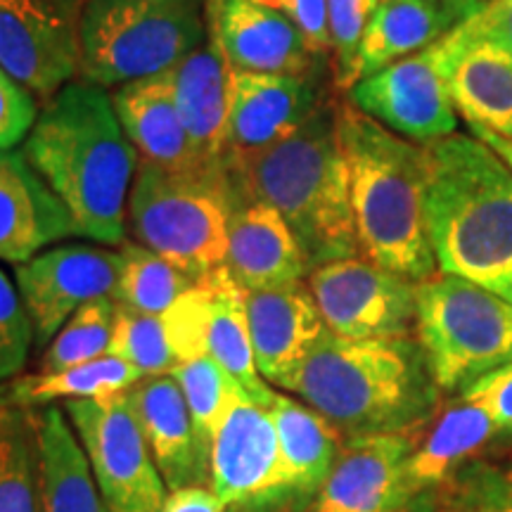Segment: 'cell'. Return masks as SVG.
<instances>
[{
	"mask_svg": "<svg viewBox=\"0 0 512 512\" xmlns=\"http://www.w3.org/2000/svg\"><path fill=\"white\" fill-rule=\"evenodd\" d=\"M283 389L344 439L420 434L444 399L415 335L349 339L325 330Z\"/></svg>",
	"mask_w": 512,
	"mask_h": 512,
	"instance_id": "1",
	"label": "cell"
},
{
	"mask_svg": "<svg viewBox=\"0 0 512 512\" xmlns=\"http://www.w3.org/2000/svg\"><path fill=\"white\" fill-rule=\"evenodd\" d=\"M22 152L69 209L76 235L124 245L138 150L105 88L88 81L62 86L38 114Z\"/></svg>",
	"mask_w": 512,
	"mask_h": 512,
	"instance_id": "2",
	"label": "cell"
},
{
	"mask_svg": "<svg viewBox=\"0 0 512 512\" xmlns=\"http://www.w3.org/2000/svg\"><path fill=\"white\" fill-rule=\"evenodd\" d=\"M339 105L323 102L292 136L228 169L233 200L273 207L313 268L358 254Z\"/></svg>",
	"mask_w": 512,
	"mask_h": 512,
	"instance_id": "3",
	"label": "cell"
},
{
	"mask_svg": "<svg viewBox=\"0 0 512 512\" xmlns=\"http://www.w3.org/2000/svg\"><path fill=\"white\" fill-rule=\"evenodd\" d=\"M425 150V228L439 273L496 290L512 278V171L458 131Z\"/></svg>",
	"mask_w": 512,
	"mask_h": 512,
	"instance_id": "4",
	"label": "cell"
},
{
	"mask_svg": "<svg viewBox=\"0 0 512 512\" xmlns=\"http://www.w3.org/2000/svg\"><path fill=\"white\" fill-rule=\"evenodd\" d=\"M339 138L349 164L358 254L422 283L437 275L425 228L427 150L339 105Z\"/></svg>",
	"mask_w": 512,
	"mask_h": 512,
	"instance_id": "5",
	"label": "cell"
},
{
	"mask_svg": "<svg viewBox=\"0 0 512 512\" xmlns=\"http://www.w3.org/2000/svg\"><path fill=\"white\" fill-rule=\"evenodd\" d=\"M233 190L219 169L169 171L140 162L128 221L140 245L202 280L226 266Z\"/></svg>",
	"mask_w": 512,
	"mask_h": 512,
	"instance_id": "6",
	"label": "cell"
},
{
	"mask_svg": "<svg viewBox=\"0 0 512 512\" xmlns=\"http://www.w3.org/2000/svg\"><path fill=\"white\" fill-rule=\"evenodd\" d=\"M207 38L195 0H86L79 74L100 88L171 72Z\"/></svg>",
	"mask_w": 512,
	"mask_h": 512,
	"instance_id": "7",
	"label": "cell"
},
{
	"mask_svg": "<svg viewBox=\"0 0 512 512\" xmlns=\"http://www.w3.org/2000/svg\"><path fill=\"white\" fill-rule=\"evenodd\" d=\"M418 337L444 396L512 363V304L489 287L437 273L418 283Z\"/></svg>",
	"mask_w": 512,
	"mask_h": 512,
	"instance_id": "8",
	"label": "cell"
},
{
	"mask_svg": "<svg viewBox=\"0 0 512 512\" xmlns=\"http://www.w3.org/2000/svg\"><path fill=\"white\" fill-rule=\"evenodd\" d=\"M477 12L420 53L356 81L349 88V105L415 145L453 136L458 112L451 79L460 55L477 34Z\"/></svg>",
	"mask_w": 512,
	"mask_h": 512,
	"instance_id": "9",
	"label": "cell"
},
{
	"mask_svg": "<svg viewBox=\"0 0 512 512\" xmlns=\"http://www.w3.org/2000/svg\"><path fill=\"white\" fill-rule=\"evenodd\" d=\"M209 486L226 512H304L287 477L271 411L238 387L211 446Z\"/></svg>",
	"mask_w": 512,
	"mask_h": 512,
	"instance_id": "10",
	"label": "cell"
},
{
	"mask_svg": "<svg viewBox=\"0 0 512 512\" xmlns=\"http://www.w3.org/2000/svg\"><path fill=\"white\" fill-rule=\"evenodd\" d=\"M62 408L91 463L105 512H162L166 484L126 392L64 401Z\"/></svg>",
	"mask_w": 512,
	"mask_h": 512,
	"instance_id": "11",
	"label": "cell"
},
{
	"mask_svg": "<svg viewBox=\"0 0 512 512\" xmlns=\"http://www.w3.org/2000/svg\"><path fill=\"white\" fill-rule=\"evenodd\" d=\"M306 285L325 328L349 339L415 335L418 283L363 256L313 268Z\"/></svg>",
	"mask_w": 512,
	"mask_h": 512,
	"instance_id": "12",
	"label": "cell"
},
{
	"mask_svg": "<svg viewBox=\"0 0 512 512\" xmlns=\"http://www.w3.org/2000/svg\"><path fill=\"white\" fill-rule=\"evenodd\" d=\"M420 434L344 439L306 512H439L441 496L418 489L408 477V458Z\"/></svg>",
	"mask_w": 512,
	"mask_h": 512,
	"instance_id": "13",
	"label": "cell"
},
{
	"mask_svg": "<svg viewBox=\"0 0 512 512\" xmlns=\"http://www.w3.org/2000/svg\"><path fill=\"white\" fill-rule=\"evenodd\" d=\"M81 0H0V67L50 100L79 74Z\"/></svg>",
	"mask_w": 512,
	"mask_h": 512,
	"instance_id": "14",
	"label": "cell"
},
{
	"mask_svg": "<svg viewBox=\"0 0 512 512\" xmlns=\"http://www.w3.org/2000/svg\"><path fill=\"white\" fill-rule=\"evenodd\" d=\"M121 254L102 247L64 245L15 266V285L34 328V347L46 349L81 306L112 299Z\"/></svg>",
	"mask_w": 512,
	"mask_h": 512,
	"instance_id": "15",
	"label": "cell"
},
{
	"mask_svg": "<svg viewBox=\"0 0 512 512\" xmlns=\"http://www.w3.org/2000/svg\"><path fill=\"white\" fill-rule=\"evenodd\" d=\"M320 105L323 93L313 74L233 72V98L223 150L226 171L292 136Z\"/></svg>",
	"mask_w": 512,
	"mask_h": 512,
	"instance_id": "16",
	"label": "cell"
},
{
	"mask_svg": "<svg viewBox=\"0 0 512 512\" xmlns=\"http://www.w3.org/2000/svg\"><path fill=\"white\" fill-rule=\"evenodd\" d=\"M207 34L235 72L309 76L318 60L290 19L259 0H209Z\"/></svg>",
	"mask_w": 512,
	"mask_h": 512,
	"instance_id": "17",
	"label": "cell"
},
{
	"mask_svg": "<svg viewBox=\"0 0 512 512\" xmlns=\"http://www.w3.org/2000/svg\"><path fill=\"white\" fill-rule=\"evenodd\" d=\"M166 489L207 486L211 453L195 430L185 396L171 375H147L126 389Z\"/></svg>",
	"mask_w": 512,
	"mask_h": 512,
	"instance_id": "18",
	"label": "cell"
},
{
	"mask_svg": "<svg viewBox=\"0 0 512 512\" xmlns=\"http://www.w3.org/2000/svg\"><path fill=\"white\" fill-rule=\"evenodd\" d=\"M245 302L259 375L283 387L328 330L316 299L309 285L294 283L245 290Z\"/></svg>",
	"mask_w": 512,
	"mask_h": 512,
	"instance_id": "19",
	"label": "cell"
},
{
	"mask_svg": "<svg viewBox=\"0 0 512 512\" xmlns=\"http://www.w3.org/2000/svg\"><path fill=\"white\" fill-rule=\"evenodd\" d=\"M76 235L69 209L19 150L0 152V261L27 264Z\"/></svg>",
	"mask_w": 512,
	"mask_h": 512,
	"instance_id": "20",
	"label": "cell"
},
{
	"mask_svg": "<svg viewBox=\"0 0 512 512\" xmlns=\"http://www.w3.org/2000/svg\"><path fill=\"white\" fill-rule=\"evenodd\" d=\"M226 268L242 290L304 283L311 273L309 259L283 216L256 200H233Z\"/></svg>",
	"mask_w": 512,
	"mask_h": 512,
	"instance_id": "21",
	"label": "cell"
},
{
	"mask_svg": "<svg viewBox=\"0 0 512 512\" xmlns=\"http://www.w3.org/2000/svg\"><path fill=\"white\" fill-rule=\"evenodd\" d=\"M121 128L143 162L169 171L219 169L202 164L176 105L174 72L131 81L112 93Z\"/></svg>",
	"mask_w": 512,
	"mask_h": 512,
	"instance_id": "22",
	"label": "cell"
},
{
	"mask_svg": "<svg viewBox=\"0 0 512 512\" xmlns=\"http://www.w3.org/2000/svg\"><path fill=\"white\" fill-rule=\"evenodd\" d=\"M171 72L178 112L197 157L207 166H223L235 69L230 67L219 43L207 34L200 46L183 57Z\"/></svg>",
	"mask_w": 512,
	"mask_h": 512,
	"instance_id": "23",
	"label": "cell"
},
{
	"mask_svg": "<svg viewBox=\"0 0 512 512\" xmlns=\"http://www.w3.org/2000/svg\"><path fill=\"white\" fill-rule=\"evenodd\" d=\"M41 512H105L91 463L62 406L34 408Z\"/></svg>",
	"mask_w": 512,
	"mask_h": 512,
	"instance_id": "24",
	"label": "cell"
},
{
	"mask_svg": "<svg viewBox=\"0 0 512 512\" xmlns=\"http://www.w3.org/2000/svg\"><path fill=\"white\" fill-rule=\"evenodd\" d=\"M501 437L505 434L482 406L456 396L415 441L408 477L418 489L441 496L460 467Z\"/></svg>",
	"mask_w": 512,
	"mask_h": 512,
	"instance_id": "25",
	"label": "cell"
},
{
	"mask_svg": "<svg viewBox=\"0 0 512 512\" xmlns=\"http://www.w3.org/2000/svg\"><path fill=\"white\" fill-rule=\"evenodd\" d=\"M456 112L470 128L512 138V50L479 31L451 79Z\"/></svg>",
	"mask_w": 512,
	"mask_h": 512,
	"instance_id": "26",
	"label": "cell"
},
{
	"mask_svg": "<svg viewBox=\"0 0 512 512\" xmlns=\"http://www.w3.org/2000/svg\"><path fill=\"white\" fill-rule=\"evenodd\" d=\"M268 411L278 432L287 477L309 508L337 463L344 437L318 411L285 394L275 392Z\"/></svg>",
	"mask_w": 512,
	"mask_h": 512,
	"instance_id": "27",
	"label": "cell"
},
{
	"mask_svg": "<svg viewBox=\"0 0 512 512\" xmlns=\"http://www.w3.org/2000/svg\"><path fill=\"white\" fill-rule=\"evenodd\" d=\"M463 19L467 17L437 8L427 0H380L358 48L356 81L420 53Z\"/></svg>",
	"mask_w": 512,
	"mask_h": 512,
	"instance_id": "28",
	"label": "cell"
},
{
	"mask_svg": "<svg viewBox=\"0 0 512 512\" xmlns=\"http://www.w3.org/2000/svg\"><path fill=\"white\" fill-rule=\"evenodd\" d=\"M202 283L209 287L207 356L214 358L252 399L268 406L275 389L256 368L245 290L230 278L226 266L202 278Z\"/></svg>",
	"mask_w": 512,
	"mask_h": 512,
	"instance_id": "29",
	"label": "cell"
},
{
	"mask_svg": "<svg viewBox=\"0 0 512 512\" xmlns=\"http://www.w3.org/2000/svg\"><path fill=\"white\" fill-rule=\"evenodd\" d=\"M143 373L117 356H100L81 366L60 370V373L19 375L0 384V408H41L55 401L102 399L126 392L143 380Z\"/></svg>",
	"mask_w": 512,
	"mask_h": 512,
	"instance_id": "30",
	"label": "cell"
},
{
	"mask_svg": "<svg viewBox=\"0 0 512 512\" xmlns=\"http://www.w3.org/2000/svg\"><path fill=\"white\" fill-rule=\"evenodd\" d=\"M119 254L121 271L112 297L117 306L150 316H164L178 297L200 283L140 242H126Z\"/></svg>",
	"mask_w": 512,
	"mask_h": 512,
	"instance_id": "31",
	"label": "cell"
},
{
	"mask_svg": "<svg viewBox=\"0 0 512 512\" xmlns=\"http://www.w3.org/2000/svg\"><path fill=\"white\" fill-rule=\"evenodd\" d=\"M0 512H41L34 408H0Z\"/></svg>",
	"mask_w": 512,
	"mask_h": 512,
	"instance_id": "32",
	"label": "cell"
},
{
	"mask_svg": "<svg viewBox=\"0 0 512 512\" xmlns=\"http://www.w3.org/2000/svg\"><path fill=\"white\" fill-rule=\"evenodd\" d=\"M114 313V299H98L81 306L43 349L38 358V373H60L110 354Z\"/></svg>",
	"mask_w": 512,
	"mask_h": 512,
	"instance_id": "33",
	"label": "cell"
},
{
	"mask_svg": "<svg viewBox=\"0 0 512 512\" xmlns=\"http://www.w3.org/2000/svg\"><path fill=\"white\" fill-rule=\"evenodd\" d=\"M169 375L181 387L185 403L190 408L192 422H195V430L200 434L204 448L211 453L223 411H226L230 396H233L240 384L211 356L176 363Z\"/></svg>",
	"mask_w": 512,
	"mask_h": 512,
	"instance_id": "34",
	"label": "cell"
},
{
	"mask_svg": "<svg viewBox=\"0 0 512 512\" xmlns=\"http://www.w3.org/2000/svg\"><path fill=\"white\" fill-rule=\"evenodd\" d=\"M439 512H512V465L475 458L441 491Z\"/></svg>",
	"mask_w": 512,
	"mask_h": 512,
	"instance_id": "35",
	"label": "cell"
},
{
	"mask_svg": "<svg viewBox=\"0 0 512 512\" xmlns=\"http://www.w3.org/2000/svg\"><path fill=\"white\" fill-rule=\"evenodd\" d=\"M110 356L131 363L145 377L169 375L178 363L166 337L162 316L138 313L126 306H117L114 313Z\"/></svg>",
	"mask_w": 512,
	"mask_h": 512,
	"instance_id": "36",
	"label": "cell"
},
{
	"mask_svg": "<svg viewBox=\"0 0 512 512\" xmlns=\"http://www.w3.org/2000/svg\"><path fill=\"white\" fill-rule=\"evenodd\" d=\"M377 5L380 0H328L332 64L339 91H349L356 83L358 48Z\"/></svg>",
	"mask_w": 512,
	"mask_h": 512,
	"instance_id": "37",
	"label": "cell"
},
{
	"mask_svg": "<svg viewBox=\"0 0 512 512\" xmlns=\"http://www.w3.org/2000/svg\"><path fill=\"white\" fill-rule=\"evenodd\" d=\"M34 328L19 299L17 285L0 268V384L15 380L27 368Z\"/></svg>",
	"mask_w": 512,
	"mask_h": 512,
	"instance_id": "38",
	"label": "cell"
},
{
	"mask_svg": "<svg viewBox=\"0 0 512 512\" xmlns=\"http://www.w3.org/2000/svg\"><path fill=\"white\" fill-rule=\"evenodd\" d=\"M166 337L176 361H192L207 356V323H209V287L197 283L162 316Z\"/></svg>",
	"mask_w": 512,
	"mask_h": 512,
	"instance_id": "39",
	"label": "cell"
},
{
	"mask_svg": "<svg viewBox=\"0 0 512 512\" xmlns=\"http://www.w3.org/2000/svg\"><path fill=\"white\" fill-rule=\"evenodd\" d=\"M38 119L34 93L0 67V152L27 140Z\"/></svg>",
	"mask_w": 512,
	"mask_h": 512,
	"instance_id": "40",
	"label": "cell"
},
{
	"mask_svg": "<svg viewBox=\"0 0 512 512\" xmlns=\"http://www.w3.org/2000/svg\"><path fill=\"white\" fill-rule=\"evenodd\" d=\"M456 396H463V399L482 406L494 418L498 430L505 437H512V363L479 377L477 382H472Z\"/></svg>",
	"mask_w": 512,
	"mask_h": 512,
	"instance_id": "41",
	"label": "cell"
},
{
	"mask_svg": "<svg viewBox=\"0 0 512 512\" xmlns=\"http://www.w3.org/2000/svg\"><path fill=\"white\" fill-rule=\"evenodd\" d=\"M273 8L283 12L294 27L299 29V34H302L313 55H332L328 0H275Z\"/></svg>",
	"mask_w": 512,
	"mask_h": 512,
	"instance_id": "42",
	"label": "cell"
},
{
	"mask_svg": "<svg viewBox=\"0 0 512 512\" xmlns=\"http://www.w3.org/2000/svg\"><path fill=\"white\" fill-rule=\"evenodd\" d=\"M477 24L484 36L512 50V0H484Z\"/></svg>",
	"mask_w": 512,
	"mask_h": 512,
	"instance_id": "43",
	"label": "cell"
},
{
	"mask_svg": "<svg viewBox=\"0 0 512 512\" xmlns=\"http://www.w3.org/2000/svg\"><path fill=\"white\" fill-rule=\"evenodd\" d=\"M162 512H226L211 486H183L169 491Z\"/></svg>",
	"mask_w": 512,
	"mask_h": 512,
	"instance_id": "44",
	"label": "cell"
},
{
	"mask_svg": "<svg viewBox=\"0 0 512 512\" xmlns=\"http://www.w3.org/2000/svg\"><path fill=\"white\" fill-rule=\"evenodd\" d=\"M472 136L482 140L484 145H489L491 150L496 152L498 157L503 159L505 164H508V169L512 171V138H503V136H496V133L486 131V128H470Z\"/></svg>",
	"mask_w": 512,
	"mask_h": 512,
	"instance_id": "45",
	"label": "cell"
},
{
	"mask_svg": "<svg viewBox=\"0 0 512 512\" xmlns=\"http://www.w3.org/2000/svg\"><path fill=\"white\" fill-rule=\"evenodd\" d=\"M427 3L437 5V8L456 12V15H460V17H470V15H475L479 8H482L484 0H427Z\"/></svg>",
	"mask_w": 512,
	"mask_h": 512,
	"instance_id": "46",
	"label": "cell"
},
{
	"mask_svg": "<svg viewBox=\"0 0 512 512\" xmlns=\"http://www.w3.org/2000/svg\"><path fill=\"white\" fill-rule=\"evenodd\" d=\"M494 292H496V294H501V297L505 299V302H510V304H512V278H508V280H505V283L498 285Z\"/></svg>",
	"mask_w": 512,
	"mask_h": 512,
	"instance_id": "47",
	"label": "cell"
},
{
	"mask_svg": "<svg viewBox=\"0 0 512 512\" xmlns=\"http://www.w3.org/2000/svg\"><path fill=\"white\" fill-rule=\"evenodd\" d=\"M157 3H169V0H157Z\"/></svg>",
	"mask_w": 512,
	"mask_h": 512,
	"instance_id": "48",
	"label": "cell"
}]
</instances>
